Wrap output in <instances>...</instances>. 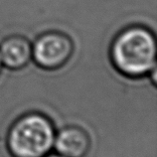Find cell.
Here are the masks:
<instances>
[{"instance_id":"obj_3","label":"cell","mask_w":157,"mask_h":157,"mask_svg":"<svg viewBox=\"0 0 157 157\" xmlns=\"http://www.w3.org/2000/svg\"><path fill=\"white\" fill-rule=\"evenodd\" d=\"M74 52V43L68 34L50 30L40 34L32 46V58L40 68L48 71L60 69Z\"/></svg>"},{"instance_id":"obj_1","label":"cell","mask_w":157,"mask_h":157,"mask_svg":"<svg viewBox=\"0 0 157 157\" xmlns=\"http://www.w3.org/2000/svg\"><path fill=\"white\" fill-rule=\"evenodd\" d=\"M156 35L150 28L133 24L121 29L109 47V58L117 71L131 78L156 69Z\"/></svg>"},{"instance_id":"obj_4","label":"cell","mask_w":157,"mask_h":157,"mask_svg":"<svg viewBox=\"0 0 157 157\" xmlns=\"http://www.w3.org/2000/svg\"><path fill=\"white\" fill-rule=\"evenodd\" d=\"M54 147L65 157H84L90 148V138L81 127L67 126L56 134Z\"/></svg>"},{"instance_id":"obj_6","label":"cell","mask_w":157,"mask_h":157,"mask_svg":"<svg viewBox=\"0 0 157 157\" xmlns=\"http://www.w3.org/2000/svg\"><path fill=\"white\" fill-rule=\"evenodd\" d=\"M46 157H65V156L57 153V154H50V155H48V156H46Z\"/></svg>"},{"instance_id":"obj_7","label":"cell","mask_w":157,"mask_h":157,"mask_svg":"<svg viewBox=\"0 0 157 157\" xmlns=\"http://www.w3.org/2000/svg\"><path fill=\"white\" fill-rule=\"evenodd\" d=\"M2 61H1V57H0V72H1V69H2Z\"/></svg>"},{"instance_id":"obj_2","label":"cell","mask_w":157,"mask_h":157,"mask_svg":"<svg viewBox=\"0 0 157 157\" xmlns=\"http://www.w3.org/2000/svg\"><path fill=\"white\" fill-rule=\"evenodd\" d=\"M55 136L50 118L39 113H29L11 125L7 147L14 157H46L54 147Z\"/></svg>"},{"instance_id":"obj_5","label":"cell","mask_w":157,"mask_h":157,"mask_svg":"<svg viewBox=\"0 0 157 157\" xmlns=\"http://www.w3.org/2000/svg\"><path fill=\"white\" fill-rule=\"evenodd\" d=\"M2 64L10 70H21L32 59V45L22 35H10L0 44Z\"/></svg>"}]
</instances>
